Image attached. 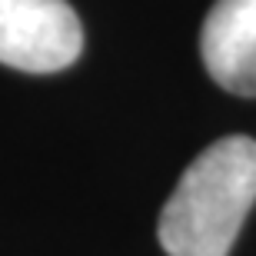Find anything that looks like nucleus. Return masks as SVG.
<instances>
[{"instance_id":"nucleus-3","label":"nucleus","mask_w":256,"mask_h":256,"mask_svg":"<svg viewBox=\"0 0 256 256\" xmlns=\"http://www.w3.org/2000/svg\"><path fill=\"white\" fill-rule=\"evenodd\" d=\"M200 57L223 90L256 96V0H216L210 7Z\"/></svg>"},{"instance_id":"nucleus-1","label":"nucleus","mask_w":256,"mask_h":256,"mask_svg":"<svg viewBox=\"0 0 256 256\" xmlns=\"http://www.w3.org/2000/svg\"><path fill=\"white\" fill-rule=\"evenodd\" d=\"M256 203V140L223 136L186 166L160 213L166 256H230Z\"/></svg>"},{"instance_id":"nucleus-2","label":"nucleus","mask_w":256,"mask_h":256,"mask_svg":"<svg viewBox=\"0 0 256 256\" xmlns=\"http://www.w3.org/2000/svg\"><path fill=\"white\" fill-rule=\"evenodd\" d=\"M84 50V27L66 0H0V64L57 74Z\"/></svg>"}]
</instances>
